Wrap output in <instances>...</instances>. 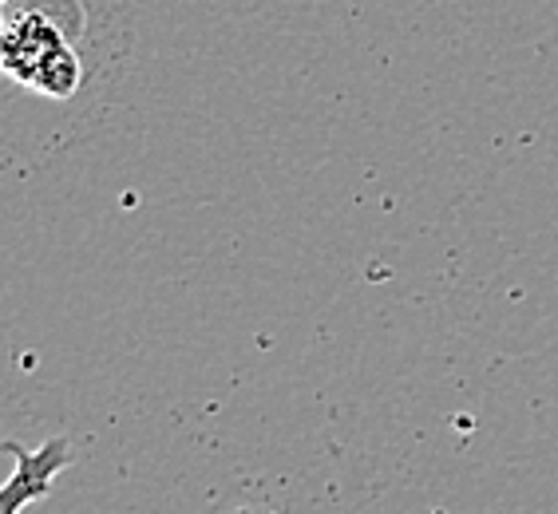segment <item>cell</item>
Here are the masks:
<instances>
[{
  "label": "cell",
  "instance_id": "6da1fadb",
  "mask_svg": "<svg viewBox=\"0 0 558 514\" xmlns=\"http://www.w3.org/2000/svg\"><path fill=\"white\" fill-rule=\"evenodd\" d=\"M64 4L68 0H28L24 9H9L0 44L4 75L52 103L80 96L87 79L80 33L64 24Z\"/></svg>",
  "mask_w": 558,
  "mask_h": 514
},
{
  "label": "cell",
  "instance_id": "7a4b0ae2",
  "mask_svg": "<svg viewBox=\"0 0 558 514\" xmlns=\"http://www.w3.org/2000/svg\"><path fill=\"white\" fill-rule=\"evenodd\" d=\"M9 455H16V472H12L9 487H4V514H16L24 503L48 494L52 475L64 472V463L72 451H68L64 440H52L36 451H24L21 443H9Z\"/></svg>",
  "mask_w": 558,
  "mask_h": 514
},
{
  "label": "cell",
  "instance_id": "3957f363",
  "mask_svg": "<svg viewBox=\"0 0 558 514\" xmlns=\"http://www.w3.org/2000/svg\"><path fill=\"white\" fill-rule=\"evenodd\" d=\"M234 514H254V511H234Z\"/></svg>",
  "mask_w": 558,
  "mask_h": 514
}]
</instances>
